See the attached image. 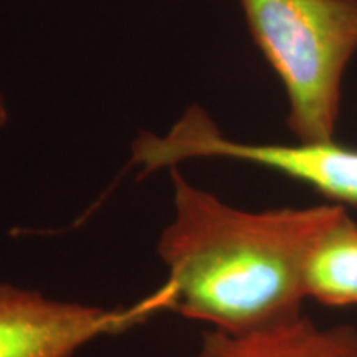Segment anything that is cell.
<instances>
[{
	"label": "cell",
	"instance_id": "4",
	"mask_svg": "<svg viewBox=\"0 0 357 357\" xmlns=\"http://www.w3.org/2000/svg\"><path fill=\"white\" fill-rule=\"evenodd\" d=\"M169 281L129 306L63 301L35 289L0 283V357H75L89 342L129 331L171 310Z\"/></svg>",
	"mask_w": 357,
	"mask_h": 357
},
{
	"label": "cell",
	"instance_id": "7",
	"mask_svg": "<svg viewBox=\"0 0 357 357\" xmlns=\"http://www.w3.org/2000/svg\"><path fill=\"white\" fill-rule=\"evenodd\" d=\"M8 123V109L6 105V100L0 95V128H3Z\"/></svg>",
	"mask_w": 357,
	"mask_h": 357
},
{
	"label": "cell",
	"instance_id": "6",
	"mask_svg": "<svg viewBox=\"0 0 357 357\" xmlns=\"http://www.w3.org/2000/svg\"><path fill=\"white\" fill-rule=\"evenodd\" d=\"M303 288L324 306H357V223L342 213L307 253Z\"/></svg>",
	"mask_w": 357,
	"mask_h": 357
},
{
	"label": "cell",
	"instance_id": "1",
	"mask_svg": "<svg viewBox=\"0 0 357 357\" xmlns=\"http://www.w3.org/2000/svg\"><path fill=\"white\" fill-rule=\"evenodd\" d=\"M174 215L158 253L172 284V311L240 333L301 314L303 271L339 204L252 212L192 185L171 169Z\"/></svg>",
	"mask_w": 357,
	"mask_h": 357
},
{
	"label": "cell",
	"instance_id": "3",
	"mask_svg": "<svg viewBox=\"0 0 357 357\" xmlns=\"http://www.w3.org/2000/svg\"><path fill=\"white\" fill-rule=\"evenodd\" d=\"M190 159H231L257 164L311 185L326 197L357 205V149L337 142L255 144L227 137L194 105L166 134L141 132L132 142V164L142 172L172 169Z\"/></svg>",
	"mask_w": 357,
	"mask_h": 357
},
{
	"label": "cell",
	"instance_id": "2",
	"mask_svg": "<svg viewBox=\"0 0 357 357\" xmlns=\"http://www.w3.org/2000/svg\"><path fill=\"white\" fill-rule=\"evenodd\" d=\"M253 40L283 83L300 142L334 139L342 79L357 52V0H240Z\"/></svg>",
	"mask_w": 357,
	"mask_h": 357
},
{
	"label": "cell",
	"instance_id": "5",
	"mask_svg": "<svg viewBox=\"0 0 357 357\" xmlns=\"http://www.w3.org/2000/svg\"><path fill=\"white\" fill-rule=\"evenodd\" d=\"M194 357H357V329L321 328L303 314L240 333L211 329Z\"/></svg>",
	"mask_w": 357,
	"mask_h": 357
}]
</instances>
